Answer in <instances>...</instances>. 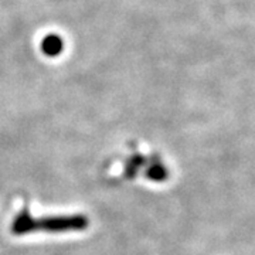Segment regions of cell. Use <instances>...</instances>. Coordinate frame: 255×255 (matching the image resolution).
Segmentation results:
<instances>
[{
  "mask_svg": "<svg viewBox=\"0 0 255 255\" xmlns=\"http://www.w3.org/2000/svg\"><path fill=\"white\" fill-rule=\"evenodd\" d=\"M88 226V220L84 216H64V217H44L33 219L27 206L14 219L11 231L16 236H23L33 231H48V233H64L84 230Z\"/></svg>",
  "mask_w": 255,
  "mask_h": 255,
  "instance_id": "cell-1",
  "label": "cell"
},
{
  "mask_svg": "<svg viewBox=\"0 0 255 255\" xmlns=\"http://www.w3.org/2000/svg\"><path fill=\"white\" fill-rule=\"evenodd\" d=\"M41 48L43 53L50 57H55L58 55L64 48V41L61 40V37L57 34H50V36L44 37L43 43H41Z\"/></svg>",
  "mask_w": 255,
  "mask_h": 255,
  "instance_id": "cell-2",
  "label": "cell"
}]
</instances>
